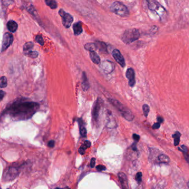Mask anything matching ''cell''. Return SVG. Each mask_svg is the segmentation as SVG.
Segmentation results:
<instances>
[{
  "label": "cell",
  "instance_id": "f546056e",
  "mask_svg": "<svg viewBox=\"0 0 189 189\" xmlns=\"http://www.w3.org/2000/svg\"><path fill=\"white\" fill-rule=\"evenodd\" d=\"M91 142L90 141H85L84 144L82 145V146L80 147V148H82V149H84L85 151L87 148H89V147H91Z\"/></svg>",
  "mask_w": 189,
  "mask_h": 189
},
{
  "label": "cell",
  "instance_id": "f1b7e54d",
  "mask_svg": "<svg viewBox=\"0 0 189 189\" xmlns=\"http://www.w3.org/2000/svg\"><path fill=\"white\" fill-rule=\"evenodd\" d=\"M35 41L41 45L43 46L44 44V41L43 38L42 37L41 35H37L35 37Z\"/></svg>",
  "mask_w": 189,
  "mask_h": 189
},
{
  "label": "cell",
  "instance_id": "d590c367",
  "mask_svg": "<svg viewBox=\"0 0 189 189\" xmlns=\"http://www.w3.org/2000/svg\"><path fill=\"white\" fill-rule=\"evenodd\" d=\"M54 145H55V142L53 140L49 141L48 143V145L50 148H53L54 147Z\"/></svg>",
  "mask_w": 189,
  "mask_h": 189
},
{
  "label": "cell",
  "instance_id": "ac0fdd59",
  "mask_svg": "<svg viewBox=\"0 0 189 189\" xmlns=\"http://www.w3.org/2000/svg\"><path fill=\"white\" fill-rule=\"evenodd\" d=\"M82 87L85 91H86L89 88V83L87 78L85 72H84L83 74V83H82Z\"/></svg>",
  "mask_w": 189,
  "mask_h": 189
},
{
  "label": "cell",
  "instance_id": "7bdbcfd3",
  "mask_svg": "<svg viewBox=\"0 0 189 189\" xmlns=\"http://www.w3.org/2000/svg\"><path fill=\"white\" fill-rule=\"evenodd\" d=\"M154 1V0H147V1L148 2V3L151 2V1Z\"/></svg>",
  "mask_w": 189,
  "mask_h": 189
},
{
  "label": "cell",
  "instance_id": "b9f144b4",
  "mask_svg": "<svg viewBox=\"0 0 189 189\" xmlns=\"http://www.w3.org/2000/svg\"><path fill=\"white\" fill-rule=\"evenodd\" d=\"M55 189H70L69 187H65V188H56Z\"/></svg>",
  "mask_w": 189,
  "mask_h": 189
},
{
  "label": "cell",
  "instance_id": "d6986e66",
  "mask_svg": "<svg viewBox=\"0 0 189 189\" xmlns=\"http://www.w3.org/2000/svg\"><path fill=\"white\" fill-rule=\"evenodd\" d=\"M79 123L80 133V134H81V136L82 137H86V134H87V131H86V128L84 126L82 120L79 119Z\"/></svg>",
  "mask_w": 189,
  "mask_h": 189
},
{
  "label": "cell",
  "instance_id": "e0dca14e",
  "mask_svg": "<svg viewBox=\"0 0 189 189\" xmlns=\"http://www.w3.org/2000/svg\"><path fill=\"white\" fill-rule=\"evenodd\" d=\"M33 47H34L33 43L31 41L26 43L23 46V53H24V55H26V54H27L28 53L32 51V49H33Z\"/></svg>",
  "mask_w": 189,
  "mask_h": 189
},
{
  "label": "cell",
  "instance_id": "9a60e30c",
  "mask_svg": "<svg viewBox=\"0 0 189 189\" xmlns=\"http://www.w3.org/2000/svg\"><path fill=\"white\" fill-rule=\"evenodd\" d=\"M7 28L11 32L14 33L17 31L18 28V24L14 21H10L7 24Z\"/></svg>",
  "mask_w": 189,
  "mask_h": 189
},
{
  "label": "cell",
  "instance_id": "30bf717a",
  "mask_svg": "<svg viewBox=\"0 0 189 189\" xmlns=\"http://www.w3.org/2000/svg\"><path fill=\"white\" fill-rule=\"evenodd\" d=\"M118 178L120 181L122 189H129L127 178L126 175L123 172H120L118 174Z\"/></svg>",
  "mask_w": 189,
  "mask_h": 189
},
{
  "label": "cell",
  "instance_id": "277c9868",
  "mask_svg": "<svg viewBox=\"0 0 189 189\" xmlns=\"http://www.w3.org/2000/svg\"><path fill=\"white\" fill-rule=\"evenodd\" d=\"M111 11L119 16L125 17L129 14V11L127 7L123 4L118 1H115L110 7Z\"/></svg>",
  "mask_w": 189,
  "mask_h": 189
},
{
  "label": "cell",
  "instance_id": "ffe728a7",
  "mask_svg": "<svg viewBox=\"0 0 189 189\" xmlns=\"http://www.w3.org/2000/svg\"><path fill=\"white\" fill-rule=\"evenodd\" d=\"M85 49L90 52H95L96 50V45L93 43H89L85 45Z\"/></svg>",
  "mask_w": 189,
  "mask_h": 189
},
{
  "label": "cell",
  "instance_id": "4fadbf2b",
  "mask_svg": "<svg viewBox=\"0 0 189 189\" xmlns=\"http://www.w3.org/2000/svg\"><path fill=\"white\" fill-rule=\"evenodd\" d=\"M170 162V159L168 155L164 154L159 155L157 158V163L159 164H168Z\"/></svg>",
  "mask_w": 189,
  "mask_h": 189
},
{
  "label": "cell",
  "instance_id": "d6a6232c",
  "mask_svg": "<svg viewBox=\"0 0 189 189\" xmlns=\"http://www.w3.org/2000/svg\"><path fill=\"white\" fill-rule=\"evenodd\" d=\"M179 150L180 151H182V153L188 152V149L184 145H182L181 147V148H179Z\"/></svg>",
  "mask_w": 189,
  "mask_h": 189
},
{
  "label": "cell",
  "instance_id": "1f68e13d",
  "mask_svg": "<svg viewBox=\"0 0 189 189\" xmlns=\"http://www.w3.org/2000/svg\"><path fill=\"white\" fill-rule=\"evenodd\" d=\"M96 169L99 172H102V171H103V170H105L106 168L103 165H99L97 166Z\"/></svg>",
  "mask_w": 189,
  "mask_h": 189
},
{
  "label": "cell",
  "instance_id": "f6af8a7d",
  "mask_svg": "<svg viewBox=\"0 0 189 189\" xmlns=\"http://www.w3.org/2000/svg\"><path fill=\"white\" fill-rule=\"evenodd\" d=\"M0 189H1V187H0Z\"/></svg>",
  "mask_w": 189,
  "mask_h": 189
},
{
  "label": "cell",
  "instance_id": "60d3db41",
  "mask_svg": "<svg viewBox=\"0 0 189 189\" xmlns=\"http://www.w3.org/2000/svg\"><path fill=\"white\" fill-rule=\"evenodd\" d=\"M85 151L81 148H80L79 149V153L80 154H85Z\"/></svg>",
  "mask_w": 189,
  "mask_h": 189
},
{
  "label": "cell",
  "instance_id": "8fae6325",
  "mask_svg": "<svg viewBox=\"0 0 189 189\" xmlns=\"http://www.w3.org/2000/svg\"><path fill=\"white\" fill-rule=\"evenodd\" d=\"M101 105H102V101L100 99H98L95 103V106H94L93 112V117L95 120H97V118H98Z\"/></svg>",
  "mask_w": 189,
  "mask_h": 189
},
{
  "label": "cell",
  "instance_id": "e575fe53",
  "mask_svg": "<svg viewBox=\"0 0 189 189\" xmlns=\"http://www.w3.org/2000/svg\"><path fill=\"white\" fill-rule=\"evenodd\" d=\"M183 154L186 161L189 164V154H188V152H184L183 153Z\"/></svg>",
  "mask_w": 189,
  "mask_h": 189
},
{
  "label": "cell",
  "instance_id": "4dcf8cb0",
  "mask_svg": "<svg viewBox=\"0 0 189 189\" xmlns=\"http://www.w3.org/2000/svg\"><path fill=\"white\" fill-rule=\"evenodd\" d=\"M2 3L6 6H8L14 2V0H1Z\"/></svg>",
  "mask_w": 189,
  "mask_h": 189
},
{
  "label": "cell",
  "instance_id": "52a82bcc",
  "mask_svg": "<svg viewBox=\"0 0 189 189\" xmlns=\"http://www.w3.org/2000/svg\"><path fill=\"white\" fill-rule=\"evenodd\" d=\"M14 41V37L10 33H6L4 35L2 44V52L6 50L12 44Z\"/></svg>",
  "mask_w": 189,
  "mask_h": 189
},
{
  "label": "cell",
  "instance_id": "8d00e7d4",
  "mask_svg": "<svg viewBox=\"0 0 189 189\" xmlns=\"http://www.w3.org/2000/svg\"><path fill=\"white\" fill-rule=\"evenodd\" d=\"M6 93L4 92L2 90H0V101H2V99H4V97L5 96Z\"/></svg>",
  "mask_w": 189,
  "mask_h": 189
},
{
  "label": "cell",
  "instance_id": "8992f818",
  "mask_svg": "<svg viewBox=\"0 0 189 189\" xmlns=\"http://www.w3.org/2000/svg\"><path fill=\"white\" fill-rule=\"evenodd\" d=\"M59 14L62 17L63 26L66 28L70 27L74 20L72 16L68 13L66 12L62 9H60L59 10Z\"/></svg>",
  "mask_w": 189,
  "mask_h": 189
},
{
  "label": "cell",
  "instance_id": "ba28073f",
  "mask_svg": "<svg viewBox=\"0 0 189 189\" xmlns=\"http://www.w3.org/2000/svg\"><path fill=\"white\" fill-rule=\"evenodd\" d=\"M112 55L116 61L122 67H124L126 66V63L124 61L123 55L121 54L120 52L118 49H114L112 52Z\"/></svg>",
  "mask_w": 189,
  "mask_h": 189
},
{
  "label": "cell",
  "instance_id": "836d02e7",
  "mask_svg": "<svg viewBox=\"0 0 189 189\" xmlns=\"http://www.w3.org/2000/svg\"><path fill=\"white\" fill-rule=\"evenodd\" d=\"M160 123H159V122H157V123H155L153 125L152 128H153V130H157V129H159V128H160Z\"/></svg>",
  "mask_w": 189,
  "mask_h": 189
},
{
  "label": "cell",
  "instance_id": "4316f807",
  "mask_svg": "<svg viewBox=\"0 0 189 189\" xmlns=\"http://www.w3.org/2000/svg\"><path fill=\"white\" fill-rule=\"evenodd\" d=\"M143 114H144L145 117H147L148 114H149V111H150V108H149V106H148V105H147V104L143 105Z\"/></svg>",
  "mask_w": 189,
  "mask_h": 189
},
{
  "label": "cell",
  "instance_id": "2e32d148",
  "mask_svg": "<svg viewBox=\"0 0 189 189\" xmlns=\"http://www.w3.org/2000/svg\"><path fill=\"white\" fill-rule=\"evenodd\" d=\"M90 58L91 59L92 61H93L95 64H100V62H101L100 56L97 55V54L96 52H90Z\"/></svg>",
  "mask_w": 189,
  "mask_h": 189
},
{
  "label": "cell",
  "instance_id": "bcb514c9",
  "mask_svg": "<svg viewBox=\"0 0 189 189\" xmlns=\"http://www.w3.org/2000/svg\"></svg>",
  "mask_w": 189,
  "mask_h": 189
},
{
  "label": "cell",
  "instance_id": "3957f363",
  "mask_svg": "<svg viewBox=\"0 0 189 189\" xmlns=\"http://www.w3.org/2000/svg\"><path fill=\"white\" fill-rule=\"evenodd\" d=\"M140 37V33L139 31L135 29H127L124 32L122 37V39L124 43L130 44L133 41H137Z\"/></svg>",
  "mask_w": 189,
  "mask_h": 189
},
{
  "label": "cell",
  "instance_id": "44dd1931",
  "mask_svg": "<svg viewBox=\"0 0 189 189\" xmlns=\"http://www.w3.org/2000/svg\"><path fill=\"white\" fill-rule=\"evenodd\" d=\"M181 134L179 132V131H176L174 134L172 135V137L174 138V145L177 146L179 145L180 141V137Z\"/></svg>",
  "mask_w": 189,
  "mask_h": 189
},
{
  "label": "cell",
  "instance_id": "ab89813d",
  "mask_svg": "<svg viewBox=\"0 0 189 189\" xmlns=\"http://www.w3.org/2000/svg\"><path fill=\"white\" fill-rule=\"evenodd\" d=\"M157 120H158V122L160 123H162L164 122V118L161 116H158L157 117Z\"/></svg>",
  "mask_w": 189,
  "mask_h": 189
},
{
  "label": "cell",
  "instance_id": "74e56055",
  "mask_svg": "<svg viewBox=\"0 0 189 189\" xmlns=\"http://www.w3.org/2000/svg\"><path fill=\"white\" fill-rule=\"evenodd\" d=\"M95 161H96V159L93 158L91 160V163H90V165H91V167L93 168L95 167Z\"/></svg>",
  "mask_w": 189,
  "mask_h": 189
},
{
  "label": "cell",
  "instance_id": "cb8c5ba5",
  "mask_svg": "<svg viewBox=\"0 0 189 189\" xmlns=\"http://www.w3.org/2000/svg\"><path fill=\"white\" fill-rule=\"evenodd\" d=\"M45 4L52 9H56L58 7V5L55 0H45Z\"/></svg>",
  "mask_w": 189,
  "mask_h": 189
},
{
  "label": "cell",
  "instance_id": "7c38bea8",
  "mask_svg": "<svg viewBox=\"0 0 189 189\" xmlns=\"http://www.w3.org/2000/svg\"><path fill=\"white\" fill-rule=\"evenodd\" d=\"M102 67L105 72L106 73H110L114 70V64L111 62L107 61L103 62L102 65Z\"/></svg>",
  "mask_w": 189,
  "mask_h": 189
},
{
  "label": "cell",
  "instance_id": "7a4b0ae2",
  "mask_svg": "<svg viewBox=\"0 0 189 189\" xmlns=\"http://www.w3.org/2000/svg\"><path fill=\"white\" fill-rule=\"evenodd\" d=\"M108 101L112 105H114L117 110L120 112L122 116L127 120L128 121H132L133 120L134 116L133 114L132 113L130 110L128 109L126 107L124 106L123 104L120 103L119 101L117 100L109 99Z\"/></svg>",
  "mask_w": 189,
  "mask_h": 189
},
{
  "label": "cell",
  "instance_id": "603a6c76",
  "mask_svg": "<svg viewBox=\"0 0 189 189\" xmlns=\"http://www.w3.org/2000/svg\"><path fill=\"white\" fill-rule=\"evenodd\" d=\"M96 45L97 48L99 49L101 52H107V45L102 41H97L95 43Z\"/></svg>",
  "mask_w": 189,
  "mask_h": 189
},
{
  "label": "cell",
  "instance_id": "5b68a950",
  "mask_svg": "<svg viewBox=\"0 0 189 189\" xmlns=\"http://www.w3.org/2000/svg\"><path fill=\"white\" fill-rule=\"evenodd\" d=\"M20 174L17 168L10 166L5 170L3 173L2 179L4 181H11L16 179Z\"/></svg>",
  "mask_w": 189,
  "mask_h": 189
},
{
  "label": "cell",
  "instance_id": "9c48e42d",
  "mask_svg": "<svg viewBox=\"0 0 189 189\" xmlns=\"http://www.w3.org/2000/svg\"><path fill=\"white\" fill-rule=\"evenodd\" d=\"M126 76L129 80V85L133 87L136 84L135 81V73L134 70L132 68H129L126 72Z\"/></svg>",
  "mask_w": 189,
  "mask_h": 189
},
{
  "label": "cell",
  "instance_id": "ee69618b",
  "mask_svg": "<svg viewBox=\"0 0 189 189\" xmlns=\"http://www.w3.org/2000/svg\"><path fill=\"white\" fill-rule=\"evenodd\" d=\"M187 186H188V187H189V182H188V183H187Z\"/></svg>",
  "mask_w": 189,
  "mask_h": 189
},
{
  "label": "cell",
  "instance_id": "5bb4252c",
  "mask_svg": "<svg viewBox=\"0 0 189 189\" xmlns=\"http://www.w3.org/2000/svg\"><path fill=\"white\" fill-rule=\"evenodd\" d=\"M73 30L74 35H79L83 32V27L81 22H78L73 25Z\"/></svg>",
  "mask_w": 189,
  "mask_h": 189
},
{
  "label": "cell",
  "instance_id": "6da1fadb",
  "mask_svg": "<svg viewBox=\"0 0 189 189\" xmlns=\"http://www.w3.org/2000/svg\"><path fill=\"white\" fill-rule=\"evenodd\" d=\"M39 105L35 102H24L15 104L11 107L10 114L16 120H27L37 112Z\"/></svg>",
  "mask_w": 189,
  "mask_h": 189
},
{
  "label": "cell",
  "instance_id": "f35d334b",
  "mask_svg": "<svg viewBox=\"0 0 189 189\" xmlns=\"http://www.w3.org/2000/svg\"><path fill=\"white\" fill-rule=\"evenodd\" d=\"M133 138L136 142H138L140 139V136L137 134H133Z\"/></svg>",
  "mask_w": 189,
  "mask_h": 189
},
{
  "label": "cell",
  "instance_id": "7402d4cb",
  "mask_svg": "<svg viewBox=\"0 0 189 189\" xmlns=\"http://www.w3.org/2000/svg\"><path fill=\"white\" fill-rule=\"evenodd\" d=\"M166 181L164 180H163L153 186L151 189H163L166 185Z\"/></svg>",
  "mask_w": 189,
  "mask_h": 189
},
{
  "label": "cell",
  "instance_id": "484cf974",
  "mask_svg": "<svg viewBox=\"0 0 189 189\" xmlns=\"http://www.w3.org/2000/svg\"><path fill=\"white\" fill-rule=\"evenodd\" d=\"M135 180L139 185L141 184V182L142 181V173L141 172H138L137 173L135 177Z\"/></svg>",
  "mask_w": 189,
  "mask_h": 189
},
{
  "label": "cell",
  "instance_id": "83f0119b",
  "mask_svg": "<svg viewBox=\"0 0 189 189\" xmlns=\"http://www.w3.org/2000/svg\"><path fill=\"white\" fill-rule=\"evenodd\" d=\"M28 57H30L32 58H35L38 56V53L37 51H31V52L28 53L26 55Z\"/></svg>",
  "mask_w": 189,
  "mask_h": 189
},
{
  "label": "cell",
  "instance_id": "d4e9b609",
  "mask_svg": "<svg viewBox=\"0 0 189 189\" xmlns=\"http://www.w3.org/2000/svg\"><path fill=\"white\" fill-rule=\"evenodd\" d=\"M7 85V78L5 76H2L0 78V88L6 87Z\"/></svg>",
  "mask_w": 189,
  "mask_h": 189
}]
</instances>
